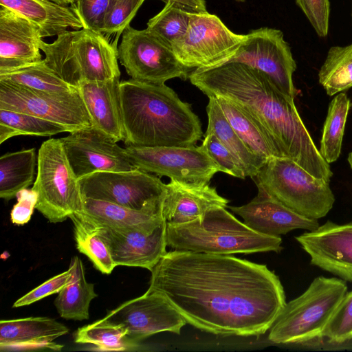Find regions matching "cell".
Instances as JSON below:
<instances>
[{
	"instance_id": "ba28073f",
	"label": "cell",
	"mask_w": 352,
	"mask_h": 352,
	"mask_svg": "<svg viewBox=\"0 0 352 352\" xmlns=\"http://www.w3.org/2000/svg\"><path fill=\"white\" fill-rule=\"evenodd\" d=\"M32 190L38 194L36 209L50 222L59 223L81 212L83 198L60 138L42 143Z\"/></svg>"
},
{
	"instance_id": "603a6c76",
	"label": "cell",
	"mask_w": 352,
	"mask_h": 352,
	"mask_svg": "<svg viewBox=\"0 0 352 352\" xmlns=\"http://www.w3.org/2000/svg\"><path fill=\"white\" fill-rule=\"evenodd\" d=\"M69 332L67 326L47 317L1 320V351L52 349L63 346L53 341Z\"/></svg>"
},
{
	"instance_id": "7402d4cb",
	"label": "cell",
	"mask_w": 352,
	"mask_h": 352,
	"mask_svg": "<svg viewBox=\"0 0 352 352\" xmlns=\"http://www.w3.org/2000/svg\"><path fill=\"white\" fill-rule=\"evenodd\" d=\"M120 83V78H115L78 87L93 126L116 142L124 140Z\"/></svg>"
},
{
	"instance_id": "f6af8a7d",
	"label": "cell",
	"mask_w": 352,
	"mask_h": 352,
	"mask_svg": "<svg viewBox=\"0 0 352 352\" xmlns=\"http://www.w3.org/2000/svg\"><path fill=\"white\" fill-rule=\"evenodd\" d=\"M58 4L63 6L72 5L76 2V0H52Z\"/></svg>"
},
{
	"instance_id": "7c38bea8",
	"label": "cell",
	"mask_w": 352,
	"mask_h": 352,
	"mask_svg": "<svg viewBox=\"0 0 352 352\" xmlns=\"http://www.w3.org/2000/svg\"><path fill=\"white\" fill-rule=\"evenodd\" d=\"M0 109L50 120L63 126L69 133L93 126L78 89L54 93L0 82Z\"/></svg>"
},
{
	"instance_id": "b9f144b4",
	"label": "cell",
	"mask_w": 352,
	"mask_h": 352,
	"mask_svg": "<svg viewBox=\"0 0 352 352\" xmlns=\"http://www.w3.org/2000/svg\"><path fill=\"white\" fill-rule=\"evenodd\" d=\"M317 34L324 37L328 34L330 3L329 0H296Z\"/></svg>"
},
{
	"instance_id": "277c9868",
	"label": "cell",
	"mask_w": 352,
	"mask_h": 352,
	"mask_svg": "<svg viewBox=\"0 0 352 352\" xmlns=\"http://www.w3.org/2000/svg\"><path fill=\"white\" fill-rule=\"evenodd\" d=\"M167 246L173 250L231 255L280 252L282 239L258 233L223 207H215L186 223L166 224Z\"/></svg>"
},
{
	"instance_id": "9a60e30c",
	"label": "cell",
	"mask_w": 352,
	"mask_h": 352,
	"mask_svg": "<svg viewBox=\"0 0 352 352\" xmlns=\"http://www.w3.org/2000/svg\"><path fill=\"white\" fill-rule=\"evenodd\" d=\"M104 318L123 326L128 332L127 336L138 344L160 332L169 331L179 335L182 328L187 324L164 296L148 291L141 296L124 302Z\"/></svg>"
},
{
	"instance_id": "8fae6325",
	"label": "cell",
	"mask_w": 352,
	"mask_h": 352,
	"mask_svg": "<svg viewBox=\"0 0 352 352\" xmlns=\"http://www.w3.org/2000/svg\"><path fill=\"white\" fill-rule=\"evenodd\" d=\"M78 182L83 199L105 201L136 210L162 202L166 190V184L159 177L138 168L96 172Z\"/></svg>"
},
{
	"instance_id": "7dc6e473",
	"label": "cell",
	"mask_w": 352,
	"mask_h": 352,
	"mask_svg": "<svg viewBox=\"0 0 352 352\" xmlns=\"http://www.w3.org/2000/svg\"><path fill=\"white\" fill-rule=\"evenodd\" d=\"M233 1H235L239 2V3H243L245 1V0H233Z\"/></svg>"
},
{
	"instance_id": "d590c367",
	"label": "cell",
	"mask_w": 352,
	"mask_h": 352,
	"mask_svg": "<svg viewBox=\"0 0 352 352\" xmlns=\"http://www.w3.org/2000/svg\"><path fill=\"white\" fill-rule=\"evenodd\" d=\"M189 12L173 2H166L164 8L148 20L146 29L173 47L187 32Z\"/></svg>"
},
{
	"instance_id": "4dcf8cb0",
	"label": "cell",
	"mask_w": 352,
	"mask_h": 352,
	"mask_svg": "<svg viewBox=\"0 0 352 352\" xmlns=\"http://www.w3.org/2000/svg\"><path fill=\"white\" fill-rule=\"evenodd\" d=\"M351 106V100L344 92L339 93L329 103L319 149L320 155L328 164L336 162L340 155Z\"/></svg>"
},
{
	"instance_id": "52a82bcc",
	"label": "cell",
	"mask_w": 352,
	"mask_h": 352,
	"mask_svg": "<svg viewBox=\"0 0 352 352\" xmlns=\"http://www.w3.org/2000/svg\"><path fill=\"white\" fill-rule=\"evenodd\" d=\"M254 178L258 187L310 219L325 217L335 202L329 182L314 176L288 157L267 160Z\"/></svg>"
},
{
	"instance_id": "ac0fdd59",
	"label": "cell",
	"mask_w": 352,
	"mask_h": 352,
	"mask_svg": "<svg viewBox=\"0 0 352 352\" xmlns=\"http://www.w3.org/2000/svg\"><path fill=\"white\" fill-rule=\"evenodd\" d=\"M98 226L99 235L116 266L140 267L151 271L167 252L165 221L151 232L133 228Z\"/></svg>"
},
{
	"instance_id": "8992f818",
	"label": "cell",
	"mask_w": 352,
	"mask_h": 352,
	"mask_svg": "<svg viewBox=\"0 0 352 352\" xmlns=\"http://www.w3.org/2000/svg\"><path fill=\"white\" fill-rule=\"evenodd\" d=\"M347 289L346 281L338 277L315 278L301 295L286 303L269 329V340L307 344L321 340Z\"/></svg>"
},
{
	"instance_id": "484cf974",
	"label": "cell",
	"mask_w": 352,
	"mask_h": 352,
	"mask_svg": "<svg viewBox=\"0 0 352 352\" xmlns=\"http://www.w3.org/2000/svg\"><path fill=\"white\" fill-rule=\"evenodd\" d=\"M214 98L232 127L256 157L265 163L285 157L275 141L245 111L226 99Z\"/></svg>"
},
{
	"instance_id": "f35d334b",
	"label": "cell",
	"mask_w": 352,
	"mask_h": 352,
	"mask_svg": "<svg viewBox=\"0 0 352 352\" xmlns=\"http://www.w3.org/2000/svg\"><path fill=\"white\" fill-rule=\"evenodd\" d=\"M201 145L221 172L240 179L246 177L235 157L215 135L205 134Z\"/></svg>"
},
{
	"instance_id": "f546056e",
	"label": "cell",
	"mask_w": 352,
	"mask_h": 352,
	"mask_svg": "<svg viewBox=\"0 0 352 352\" xmlns=\"http://www.w3.org/2000/svg\"><path fill=\"white\" fill-rule=\"evenodd\" d=\"M0 82L54 93H71L78 89L60 78L43 60L18 67L1 69Z\"/></svg>"
},
{
	"instance_id": "44dd1931",
	"label": "cell",
	"mask_w": 352,
	"mask_h": 352,
	"mask_svg": "<svg viewBox=\"0 0 352 352\" xmlns=\"http://www.w3.org/2000/svg\"><path fill=\"white\" fill-rule=\"evenodd\" d=\"M229 200L209 183H188L175 179L166 184L162 214L166 224L190 222L215 207L228 208Z\"/></svg>"
},
{
	"instance_id": "ab89813d",
	"label": "cell",
	"mask_w": 352,
	"mask_h": 352,
	"mask_svg": "<svg viewBox=\"0 0 352 352\" xmlns=\"http://www.w3.org/2000/svg\"><path fill=\"white\" fill-rule=\"evenodd\" d=\"M111 1L112 0H76L72 6L75 8L84 28L101 32L104 16Z\"/></svg>"
},
{
	"instance_id": "d4e9b609",
	"label": "cell",
	"mask_w": 352,
	"mask_h": 352,
	"mask_svg": "<svg viewBox=\"0 0 352 352\" xmlns=\"http://www.w3.org/2000/svg\"><path fill=\"white\" fill-rule=\"evenodd\" d=\"M0 6L36 24L40 28L42 38L58 36L68 28H83L72 5L63 6L52 0H0Z\"/></svg>"
},
{
	"instance_id": "4316f807",
	"label": "cell",
	"mask_w": 352,
	"mask_h": 352,
	"mask_svg": "<svg viewBox=\"0 0 352 352\" xmlns=\"http://www.w3.org/2000/svg\"><path fill=\"white\" fill-rule=\"evenodd\" d=\"M208 99L206 106L208 124L205 134L215 135L235 157L245 177H255L265 163L256 157L238 135L216 98L210 96Z\"/></svg>"
},
{
	"instance_id": "f1b7e54d",
	"label": "cell",
	"mask_w": 352,
	"mask_h": 352,
	"mask_svg": "<svg viewBox=\"0 0 352 352\" xmlns=\"http://www.w3.org/2000/svg\"><path fill=\"white\" fill-rule=\"evenodd\" d=\"M34 148L7 153L0 157V197L8 201L28 188L35 178Z\"/></svg>"
},
{
	"instance_id": "5bb4252c",
	"label": "cell",
	"mask_w": 352,
	"mask_h": 352,
	"mask_svg": "<svg viewBox=\"0 0 352 352\" xmlns=\"http://www.w3.org/2000/svg\"><path fill=\"white\" fill-rule=\"evenodd\" d=\"M228 62L242 63L263 72L282 92L293 98L298 93L293 82L296 64L279 30L261 28L250 31Z\"/></svg>"
},
{
	"instance_id": "836d02e7",
	"label": "cell",
	"mask_w": 352,
	"mask_h": 352,
	"mask_svg": "<svg viewBox=\"0 0 352 352\" xmlns=\"http://www.w3.org/2000/svg\"><path fill=\"white\" fill-rule=\"evenodd\" d=\"M318 78L330 96L352 87V43L344 47L333 46L329 50Z\"/></svg>"
},
{
	"instance_id": "30bf717a",
	"label": "cell",
	"mask_w": 352,
	"mask_h": 352,
	"mask_svg": "<svg viewBox=\"0 0 352 352\" xmlns=\"http://www.w3.org/2000/svg\"><path fill=\"white\" fill-rule=\"evenodd\" d=\"M189 14L187 32L172 49L179 60L190 69L225 63L246 38V34L233 32L219 16L208 11Z\"/></svg>"
},
{
	"instance_id": "7bdbcfd3",
	"label": "cell",
	"mask_w": 352,
	"mask_h": 352,
	"mask_svg": "<svg viewBox=\"0 0 352 352\" xmlns=\"http://www.w3.org/2000/svg\"><path fill=\"white\" fill-rule=\"evenodd\" d=\"M17 203L14 205L10 219L13 223L23 225L29 222L34 212L38 199L37 192L31 189L25 188L16 195Z\"/></svg>"
},
{
	"instance_id": "e575fe53",
	"label": "cell",
	"mask_w": 352,
	"mask_h": 352,
	"mask_svg": "<svg viewBox=\"0 0 352 352\" xmlns=\"http://www.w3.org/2000/svg\"><path fill=\"white\" fill-rule=\"evenodd\" d=\"M68 132L63 126L25 113L0 109V144L17 135L52 136Z\"/></svg>"
},
{
	"instance_id": "bcb514c9",
	"label": "cell",
	"mask_w": 352,
	"mask_h": 352,
	"mask_svg": "<svg viewBox=\"0 0 352 352\" xmlns=\"http://www.w3.org/2000/svg\"><path fill=\"white\" fill-rule=\"evenodd\" d=\"M348 162L351 166V168H352V152H351L349 155H348Z\"/></svg>"
},
{
	"instance_id": "7a4b0ae2",
	"label": "cell",
	"mask_w": 352,
	"mask_h": 352,
	"mask_svg": "<svg viewBox=\"0 0 352 352\" xmlns=\"http://www.w3.org/2000/svg\"><path fill=\"white\" fill-rule=\"evenodd\" d=\"M190 82L208 97H221L245 111L288 157L314 176L330 182L329 164L320 153L304 124L294 98L282 92L263 72L228 62L195 69Z\"/></svg>"
},
{
	"instance_id": "d6986e66",
	"label": "cell",
	"mask_w": 352,
	"mask_h": 352,
	"mask_svg": "<svg viewBox=\"0 0 352 352\" xmlns=\"http://www.w3.org/2000/svg\"><path fill=\"white\" fill-rule=\"evenodd\" d=\"M257 188V195L248 204L228 206L253 230L265 235L279 236L297 229L312 231L320 226L317 219L297 213L262 188Z\"/></svg>"
},
{
	"instance_id": "e0dca14e",
	"label": "cell",
	"mask_w": 352,
	"mask_h": 352,
	"mask_svg": "<svg viewBox=\"0 0 352 352\" xmlns=\"http://www.w3.org/2000/svg\"><path fill=\"white\" fill-rule=\"evenodd\" d=\"M311 265L352 282V223L331 221L296 236Z\"/></svg>"
},
{
	"instance_id": "5b68a950",
	"label": "cell",
	"mask_w": 352,
	"mask_h": 352,
	"mask_svg": "<svg viewBox=\"0 0 352 352\" xmlns=\"http://www.w3.org/2000/svg\"><path fill=\"white\" fill-rule=\"evenodd\" d=\"M40 48L45 64L76 88L120 77L118 49L101 32L84 28L66 30L52 43L42 40Z\"/></svg>"
},
{
	"instance_id": "9c48e42d",
	"label": "cell",
	"mask_w": 352,
	"mask_h": 352,
	"mask_svg": "<svg viewBox=\"0 0 352 352\" xmlns=\"http://www.w3.org/2000/svg\"><path fill=\"white\" fill-rule=\"evenodd\" d=\"M118 56L132 79L148 83L186 80L191 70L179 60L171 47L148 30H136L130 25L122 32Z\"/></svg>"
},
{
	"instance_id": "60d3db41",
	"label": "cell",
	"mask_w": 352,
	"mask_h": 352,
	"mask_svg": "<svg viewBox=\"0 0 352 352\" xmlns=\"http://www.w3.org/2000/svg\"><path fill=\"white\" fill-rule=\"evenodd\" d=\"M74 270L71 265L69 269L33 289L16 300L12 307H19L32 304L50 295L58 293L72 279Z\"/></svg>"
},
{
	"instance_id": "d6a6232c",
	"label": "cell",
	"mask_w": 352,
	"mask_h": 352,
	"mask_svg": "<svg viewBox=\"0 0 352 352\" xmlns=\"http://www.w3.org/2000/svg\"><path fill=\"white\" fill-rule=\"evenodd\" d=\"M127 334L123 326L103 318L78 328L74 338L75 342L94 344L100 351H122L131 350L139 346Z\"/></svg>"
},
{
	"instance_id": "2e32d148",
	"label": "cell",
	"mask_w": 352,
	"mask_h": 352,
	"mask_svg": "<svg viewBox=\"0 0 352 352\" xmlns=\"http://www.w3.org/2000/svg\"><path fill=\"white\" fill-rule=\"evenodd\" d=\"M78 179L102 171H126L135 168L124 148L94 126L60 138Z\"/></svg>"
},
{
	"instance_id": "ffe728a7",
	"label": "cell",
	"mask_w": 352,
	"mask_h": 352,
	"mask_svg": "<svg viewBox=\"0 0 352 352\" xmlns=\"http://www.w3.org/2000/svg\"><path fill=\"white\" fill-rule=\"evenodd\" d=\"M40 28L0 6V69L42 60Z\"/></svg>"
},
{
	"instance_id": "83f0119b",
	"label": "cell",
	"mask_w": 352,
	"mask_h": 352,
	"mask_svg": "<svg viewBox=\"0 0 352 352\" xmlns=\"http://www.w3.org/2000/svg\"><path fill=\"white\" fill-rule=\"evenodd\" d=\"M72 280L58 293L54 305L59 315L67 320H84L89 318L91 301L97 297L94 285L85 278L84 265L78 256L72 258Z\"/></svg>"
},
{
	"instance_id": "8d00e7d4",
	"label": "cell",
	"mask_w": 352,
	"mask_h": 352,
	"mask_svg": "<svg viewBox=\"0 0 352 352\" xmlns=\"http://www.w3.org/2000/svg\"><path fill=\"white\" fill-rule=\"evenodd\" d=\"M329 342L342 344L352 340V291L347 292L324 331Z\"/></svg>"
},
{
	"instance_id": "74e56055",
	"label": "cell",
	"mask_w": 352,
	"mask_h": 352,
	"mask_svg": "<svg viewBox=\"0 0 352 352\" xmlns=\"http://www.w3.org/2000/svg\"><path fill=\"white\" fill-rule=\"evenodd\" d=\"M145 0H112L103 21L102 33L118 34L130 25Z\"/></svg>"
},
{
	"instance_id": "4fadbf2b",
	"label": "cell",
	"mask_w": 352,
	"mask_h": 352,
	"mask_svg": "<svg viewBox=\"0 0 352 352\" xmlns=\"http://www.w3.org/2000/svg\"><path fill=\"white\" fill-rule=\"evenodd\" d=\"M124 153L131 164L144 171L188 183H209L221 172L204 147L127 146Z\"/></svg>"
},
{
	"instance_id": "3957f363",
	"label": "cell",
	"mask_w": 352,
	"mask_h": 352,
	"mask_svg": "<svg viewBox=\"0 0 352 352\" xmlns=\"http://www.w3.org/2000/svg\"><path fill=\"white\" fill-rule=\"evenodd\" d=\"M120 96L126 146H189L201 139L191 105L165 84L131 78L120 81Z\"/></svg>"
},
{
	"instance_id": "cb8c5ba5",
	"label": "cell",
	"mask_w": 352,
	"mask_h": 352,
	"mask_svg": "<svg viewBox=\"0 0 352 352\" xmlns=\"http://www.w3.org/2000/svg\"><path fill=\"white\" fill-rule=\"evenodd\" d=\"M162 205L163 201L151 208L136 210L105 201L84 198L79 213L99 226L133 228L151 232L165 221Z\"/></svg>"
},
{
	"instance_id": "1f68e13d",
	"label": "cell",
	"mask_w": 352,
	"mask_h": 352,
	"mask_svg": "<svg viewBox=\"0 0 352 352\" xmlns=\"http://www.w3.org/2000/svg\"><path fill=\"white\" fill-rule=\"evenodd\" d=\"M69 219L74 224L78 251L90 259L96 270L103 274H111L116 265L107 245L99 235V227L79 212L72 214Z\"/></svg>"
},
{
	"instance_id": "6da1fadb",
	"label": "cell",
	"mask_w": 352,
	"mask_h": 352,
	"mask_svg": "<svg viewBox=\"0 0 352 352\" xmlns=\"http://www.w3.org/2000/svg\"><path fill=\"white\" fill-rule=\"evenodd\" d=\"M151 272L148 292L164 296L188 324L214 335L258 337L287 303L274 272L231 255L173 250Z\"/></svg>"
},
{
	"instance_id": "ee69618b",
	"label": "cell",
	"mask_w": 352,
	"mask_h": 352,
	"mask_svg": "<svg viewBox=\"0 0 352 352\" xmlns=\"http://www.w3.org/2000/svg\"><path fill=\"white\" fill-rule=\"evenodd\" d=\"M165 3L170 1L176 3L187 12H206L205 0H162Z\"/></svg>"
}]
</instances>
